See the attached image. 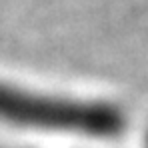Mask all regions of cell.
<instances>
[{"label":"cell","mask_w":148,"mask_h":148,"mask_svg":"<svg viewBox=\"0 0 148 148\" xmlns=\"http://www.w3.org/2000/svg\"><path fill=\"white\" fill-rule=\"evenodd\" d=\"M0 120L96 136L116 134L124 126L122 116L104 104L48 98L4 84H0Z\"/></svg>","instance_id":"cell-1"}]
</instances>
